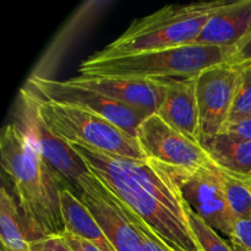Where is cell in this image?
I'll list each match as a JSON object with an SVG mask.
<instances>
[{
  "label": "cell",
  "instance_id": "10",
  "mask_svg": "<svg viewBox=\"0 0 251 251\" xmlns=\"http://www.w3.org/2000/svg\"><path fill=\"white\" fill-rule=\"evenodd\" d=\"M80 200L88 208L115 251H144L142 239L131 213L92 173L78 180Z\"/></svg>",
  "mask_w": 251,
  "mask_h": 251
},
{
  "label": "cell",
  "instance_id": "16",
  "mask_svg": "<svg viewBox=\"0 0 251 251\" xmlns=\"http://www.w3.org/2000/svg\"><path fill=\"white\" fill-rule=\"evenodd\" d=\"M61 213L65 234L87 240L102 251H115L92 213L69 188L61 190Z\"/></svg>",
  "mask_w": 251,
  "mask_h": 251
},
{
  "label": "cell",
  "instance_id": "5",
  "mask_svg": "<svg viewBox=\"0 0 251 251\" xmlns=\"http://www.w3.org/2000/svg\"><path fill=\"white\" fill-rule=\"evenodd\" d=\"M34 100L44 124L64 141L85 145L109 156L135 161L149 159L135 137L108 120L80 108L49 102L36 96Z\"/></svg>",
  "mask_w": 251,
  "mask_h": 251
},
{
  "label": "cell",
  "instance_id": "3",
  "mask_svg": "<svg viewBox=\"0 0 251 251\" xmlns=\"http://www.w3.org/2000/svg\"><path fill=\"white\" fill-rule=\"evenodd\" d=\"M229 0L173 4L131 22L124 33L92 55L110 59L194 44L210 17Z\"/></svg>",
  "mask_w": 251,
  "mask_h": 251
},
{
  "label": "cell",
  "instance_id": "2",
  "mask_svg": "<svg viewBox=\"0 0 251 251\" xmlns=\"http://www.w3.org/2000/svg\"><path fill=\"white\" fill-rule=\"evenodd\" d=\"M0 157L2 171L14 184L29 242L65 234L63 181L15 123L2 129Z\"/></svg>",
  "mask_w": 251,
  "mask_h": 251
},
{
  "label": "cell",
  "instance_id": "26",
  "mask_svg": "<svg viewBox=\"0 0 251 251\" xmlns=\"http://www.w3.org/2000/svg\"><path fill=\"white\" fill-rule=\"evenodd\" d=\"M64 237L66 238V240H68V243L73 248L74 251H102L98 249L96 245L91 244L90 242L81 239V238L74 237V235L70 234H64Z\"/></svg>",
  "mask_w": 251,
  "mask_h": 251
},
{
  "label": "cell",
  "instance_id": "11",
  "mask_svg": "<svg viewBox=\"0 0 251 251\" xmlns=\"http://www.w3.org/2000/svg\"><path fill=\"white\" fill-rule=\"evenodd\" d=\"M240 69L220 64L196 76L200 139L221 134L229 120Z\"/></svg>",
  "mask_w": 251,
  "mask_h": 251
},
{
  "label": "cell",
  "instance_id": "8",
  "mask_svg": "<svg viewBox=\"0 0 251 251\" xmlns=\"http://www.w3.org/2000/svg\"><path fill=\"white\" fill-rule=\"evenodd\" d=\"M166 168L176 179L184 202L213 229L232 237L234 218L226 198L221 169L215 163L191 172Z\"/></svg>",
  "mask_w": 251,
  "mask_h": 251
},
{
  "label": "cell",
  "instance_id": "13",
  "mask_svg": "<svg viewBox=\"0 0 251 251\" xmlns=\"http://www.w3.org/2000/svg\"><path fill=\"white\" fill-rule=\"evenodd\" d=\"M167 92L157 114L191 140H200L196 77L167 80Z\"/></svg>",
  "mask_w": 251,
  "mask_h": 251
},
{
  "label": "cell",
  "instance_id": "19",
  "mask_svg": "<svg viewBox=\"0 0 251 251\" xmlns=\"http://www.w3.org/2000/svg\"><path fill=\"white\" fill-rule=\"evenodd\" d=\"M186 205V203H185ZM190 227L202 251H234L229 242L223 239L216 229L199 217L188 205L185 206Z\"/></svg>",
  "mask_w": 251,
  "mask_h": 251
},
{
  "label": "cell",
  "instance_id": "12",
  "mask_svg": "<svg viewBox=\"0 0 251 251\" xmlns=\"http://www.w3.org/2000/svg\"><path fill=\"white\" fill-rule=\"evenodd\" d=\"M70 85L90 88L117 102L146 113L156 114L166 97L167 87L164 81L137 80L124 77H76L69 78Z\"/></svg>",
  "mask_w": 251,
  "mask_h": 251
},
{
  "label": "cell",
  "instance_id": "14",
  "mask_svg": "<svg viewBox=\"0 0 251 251\" xmlns=\"http://www.w3.org/2000/svg\"><path fill=\"white\" fill-rule=\"evenodd\" d=\"M251 31V0H233L210 17L194 43L233 48Z\"/></svg>",
  "mask_w": 251,
  "mask_h": 251
},
{
  "label": "cell",
  "instance_id": "18",
  "mask_svg": "<svg viewBox=\"0 0 251 251\" xmlns=\"http://www.w3.org/2000/svg\"><path fill=\"white\" fill-rule=\"evenodd\" d=\"M221 169V168H220ZM223 189L234 222L251 216V183L221 169Z\"/></svg>",
  "mask_w": 251,
  "mask_h": 251
},
{
  "label": "cell",
  "instance_id": "9",
  "mask_svg": "<svg viewBox=\"0 0 251 251\" xmlns=\"http://www.w3.org/2000/svg\"><path fill=\"white\" fill-rule=\"evenodd\" d=\"M136 140L147 158L168 168L191 172L213 163L200 142L169 125L157 113L142 122Z\"/></svg>",
  "mask_w": 251,
  "mask_h": 251
},
{
  "label": "cell",
  "instance_id": "7",
  "mask_svg": "<svg viewBox=\"0 0 251 251\" xmlns=\"http://www.w3.org/2000/svg\"><path fill=\"white\" fill-rule=\"evenodd\" d=\"M25 87L41 100L71 105L98 115L135 139L140 125L150 117L146 113L127 107L102 93L90 88L70 85L68 81H58L43 76L32 75L27 80Z\"/></svg>",
  "mask_w": 251,
  "mask_h": 251
},
{
  "label": "cell",
  "instance_id": "6",
  "mask_svg": "<svg viewBox=\"0 0 251 251\" xmlns=\"http://www.w3.org/2000/svg\"><path fill=\"white\" fill-rule=\"evenodd\" d=\"M17 122L15 124L24 131L33 144L42 158L55 172L71 191H80L78 180L90 172L82 157L69 142L64 141L48 129L39 117L34 96L26 87L20 91L17 108Z\"/></svg>",
  "mask_w": 251,
  "mask_h": 251
},
{
  "label": "cell",
  "instance_id": "22",
  "mask_svg": "<svg viewBox=\"0 0 251 251\" xmlns=\"http://www.w3.org/2000/svg\"><path fill=\"white\" fill-rule=\"evenodd\" d=\"M131 217L132 220H134L135 226H136L137 229H139L140 234H141L142 249H144V251H172L171 249H168V248L166 247V244H164L159 238H157L156 235L152 233V230L150 229L147 226H145L144 223H142V221H140L139 218H137L136 216L132 215V213Z\"/></svg>",
  "mask_w": 251,
  "mask_h": 251
},
{
  "label": "cell",
  "instance_id": "1",
  "mask_svg": "<svg viewBox=\"0 0 251 251\" xmlns=\"http://www.w3.org/2000/svg\"><path fill=\"white\" fill-rule=\"evenodd\" d=\"M120 202L172 251H202L186 215L180 189L171 172L147 159L122 158L70 144Z\"/></svg>",
  "mask_w": 251,
  "mask_h": 251
},
{
  "label": "cell",
  "instance_id": "24",
  "mask_svg": "<svg viewBox=\"0 0 251 251\" xmlns=\"http://www.w3.org/2000/svg\"><path fill=\"white\" fill-rule=\"evenodd\" d=\"M229 239L247 251H251V216L235 221L233 234Z\"/></svg>",
  "mask_w": 251,
  "mask_h": 251
},
{
  "label": "cell",
  "instance_id": "25",
  "mask_svg": "<svg viewBox=\"0 0 251 251\" xmlns=\"http://www.w3.org/2000/svg\"><path fill=\"white\" fill-rule=\"evenodd\" d=\"M221 134L227 135L233 139L251 141V117L237 120V122L227 123Z\"/></svg>",
  "mask_w": 251,
  "mask_h": 251
},
{
  "label": "cell",
  "instance_id": "15",
  "mask_svg": "<svg viewBox=\"0 0 251 251\" xmlns=\"http://www.w3.org/2000/svg\"><path fill=\"white\" fill-rule=\"evenodd\" d=\"M199 142L218 168L251 183V141L218 134Z\"/></svg>",
  "mask_w": 251,
  "mask_h": 251
},
{
  "label": "cell",
  "instance_id": "20",
  "mask_svg": "<svg viewBox=\"0 0 251 251\" xmlns=\"http://www.w3.org/2000/svg\"><path fill=\"white\" fill-rule=\"evenodd\" d=\"M251 117V66L247 69H240V75L238 78L237 88L234 93L232 110H230L229 120L245 119Z\"/></svg>",
  "mask_w": 251,
  "mask_h": 251
},
{
  "label": "cell",
  "instance_id": "23",
  "mask_svg": "<svg viewBox=\"0 0 251 251\" xmlns=\"http://www.w3.org/2000/svg\"><path fill=\"white\" fill-rule=\"evenodd\" d=\"M31 251H74L64 235H53L32 240Z\"/></svg>",
  "mask_w": 251,
  "mask_h": 251
},
{
  "label": "cell",
  "instance_id": "17",
  "mask_svg": "<svg viewBox=\"0 0 251 251\" xmlns=\"http://www.w3.org/2000/svg\"><path fill=\"white\" fill-rule=\"evenodd\" d=\"M0 239L1 251H31L19 203L4 185L0 191Z\"/></svg>",
  "mask_w": 251,
  "mask_h": 251
},
{
  "label": "cell",
  "instance_id": "21",
  "mask_svg": "<svg viewBox=\"0 0 251 251\" xmlns=\"http://www.w3.org/2000/svg\"><path fill=\"white\" fill-rule=\"evenodd\" d=\"M228 65L237 69H247L251 66V31L237 46L229 48Z\"/></svg>",
  "mask_w": 251,
  "mask_h": 251
},
{
  "label": "cell",
  "instance_id": "4",
  "mask_svg": "<svg viewBox=\"0 0 251 251\" xmlns=\"http://www.w3.org/2000/svg\"><path fill=\"white\" fill-rule=\"evenodd\" d=\"M229 48L188 44L119 58L91 55L78 66L83 77H124L149 81L196 77L203 70L227 63Z\"/></svg>",
  "mask_w": 251,
  "mask_h": 251
},
{
  "label": "cell",
  "instance_id": "27",
  "mask_svg": "<svg viewBox=\"0 0 251 251\" xmlns=\"http://www.w3.org/2000/svg\"><path fill=\"white\" fill-rule=\"evenodd\" d=\"M229 243H230V245H232L233 250H234V251H247V250L244 249V248H242L239 244H237V243L232 242V240H230V239H229Z\"/></svg>",
  "mask_w": 251,
  "mask_h": 251
}]
</instances>
